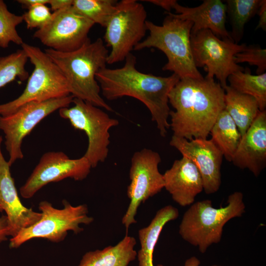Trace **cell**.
Masks as SVG:
<instances>
[{
	"mask_svg": "<svg viewBox=\"0 0 266 266\" xmlns=\"http://www.w3.org/2000/svg\"><path fill=\"white\" fill-rule=\"evenodd\" d=\"M136 57L131 53L121 67L100 69L96 75L100 91L108 100L130 97L142 102L160 135L165 137L170 128L168 94L180 78L174 73L164 77L142 72L136 69Z\"/></svg>",
	"mask_w": 266,
	"mask_h": 266,
	"instance_id": "obj_1",
	"label": "cell"
},
{
	"mask_svg": "<svg viewBox=\"0 0 266 266\" xmlns=\"http://www.w3.org/2000/svg\"><path fill=\"white\" fill-rule=\"evenodd\" d=\"M225 91L214 78L180 79L168 94L173 135L188 140L206 139L225 109Z\"/></svg>",
	"mask_w": 266,
	"mask_h": 266,
	"instance_id": "obj_2",
	"label": "cell"
},
{
	"mask_svg": "<svg viewBox=\"0 0 266 266\" xmlns=\"http://www.w3.org/2000/svg\"><path fill=\"white\" fill-rule=\"evenodd\" d=\"M44 52L58 66L68 84L70 94L107 111L113 110L102 98L96 74L106 67L108 51L103 40H89L78 49L62 52L48 48Z\"/></svg>",
	"mask_w": 266,
	"mask_h": 266,
	"instance_id": "obj_3",
	"label": "cell"
},
{
	"mask_svg": "<svg viewBox=\"0 0 266 266\" xmlns=\"http://www.w3.org/2000/svg\"><path fill=\"white\" fill-rule=\"evenodd\" d=\"M167 16L162 25L146 20V27L149 35L134 48L141 50L155 48L162 51L167 62L163 70L173 72L180 79L203 78L195 66L191 48V33L193 23L175 17L171 12H165Z\"/></svg>",
	"mask_w": 266,
	"mask_h": 266,
	"instance_id": "obj_4",
	"label": "cell"
},
{
	"mask_svg": "<svg viewBox=\"0 0 266 266\" xmlns=\"http://www.w3.org/2000/svg\"><path fill=\"white\" fill-rule=\"evenodd\" d=\"M243 198L241 192H235L228 197L225 207H213L209 200L193 203L183 215L179 234L184 240L198 246L200 253H205L211 245L221 241L225 224L245 212Z\"/></svg>",
	"mask_w": 266,
	"mask_h": 266,
	"instance_id": "obj_5",
	"label": "cell"
},
{
	"mask_svg": "<svg viewBox=\"0 0 266 266\" xmlns=\"http://www.w3.org/2000/svg\"><path fill=\"white\" fill-rule=\"evenodd\" d=\"M21 47L34 68L21 95L13 100L0 104L1 116L10 115L31 102H42L70 95L64 75L45 52L25 42Z\"/></svg>",
	"mask_w": 266,
	"mask_h": 266,
	"instance_id": "obj_6",
	"label": "cell"
},
{
	"mask_svg": "<svg viewBox=\"0 0 266 266\" xmlns=\"http://www.w3.org/2000/svg\"><path fill=\"white\" fill-rule=\"evenodd\" d=\"M147 12L136 0L117 2L114 12L105 26L103 38L110 47L107 64L125 60L145 36Z\"/></svg>",
	"mask_w": 266,
	"mask_h": 266,
	"instance_id": "obj_7",
	"label": "cell"
},
{
	"mask_svg": "<svg viewBox=\"0 0 266 266\" xmlns=\"http://www.w3.org/2000/svg\"><path fill=\"white\" fill-rule=\"evenodd\" d=\"M64 208L57 209L49 202L43 200L39 203L41 213L40 219L34 225L22 230L10 239L9 247L17 248L25 242L35 238L47 239L59 242L64 240L68 231L77 234L83 231L79 225H89L93 221L88 216L86 204L73 206L64 200Z\"/></svg>",
	"mask_w": 266,
	"mask_h": 266,
	"instance_id": "obj_8",
	"label": "cell"
},
{
	"mask_svg": "<svg viewBox=\"0 0 266 266\" xmlns=\"http://www.w3.org/2000/svg\"><path fill=\"white\" fill-rule=\"evenodd\" d=\"M73 105L59 110L61 117L68 120L73 128L84 131L88 144L83 155L92 168L106 159L110 144V129L119 125V121L111 118L100 107L83 100L74 98Z\"/></svg>",
	"mask_w": 266,
	"mask_h": 266,
	"instance_id": "obj_9",
	"label": "cell"
},
{
	"mask_svg": "<svg viewBox=\"0 0 266 266\" xmlns=\"http://www.w3.org/2000/svg\"><path fill=\"white\" fill-rule=\"evenodd\" d=\"M191 48L195 66L204 67L205 77L215 76L224 89L228 77L244 68L235 63L234 57L243 51L245 43L238 44L229 38H220L209 30H202L191 34Z\"/></svg>",
	"mask_w": 266,
	"mask_h": 266,
	"instance_id": "obj_10",
	"label": "cell"
},
{
	"mask_svg": "<svg viewBox=\"0 0 266 266\" xmlns=\"http://www.w3.org/2000/svg\"><path fill=\"white\" fill-rule=\"evenodd\" d=\"M73 99L70 95L42 102H31L10 115L0 116V130L4 134V144L9 154L7 161L10 166L23 158L22 144L24 138L48 115L60 108L69 107Z\"/></svg>",
	"mask_w": 266,
	"mask_h": 266,
	"instance_id": "obj_11",
	"label": "cell"
},
{
	"mask_svg": "<svg viewBox=\"0 0 266 266\" xmlns=\"http://www.w3.org/2000/svg\"><path fill=\"white\" fill-rule=\"evenodd\" d=\"M161 162L160 154L147 148L135 152L132 157L129 171L131 182L127 189L130 202L122 220L126 234L130 226L136 222L134 217L140 203L164 188L163 175L158 168Z\"/></svg>",
	"mask_w": 266,
	"mask_h": 266,
	"instance_id": "obj_12",
	"label": "cell"
},
{
	"mask_svg": "<svg viewBox=\"0 0 266 266\" xmlns=\"http://www.w3.org/2000/svg\"><path fill=\"white\" fill-rule=\"evenodd\" d=\"M94 25L70 6L52 13L50 21L36 31L33 37L50 49L62 52H72L90 40L88 33Z\"/></svg>",
	"mask_w": 266,
	"mask_h": 266,
	"instance_id": "obj_13",
	"label": "cell"
},
{
	"mask_svg": "<svg viewBox=\"0 0 266 266\" xmlns=\"http://www.w3.org/2000/svg\"><path fill=\"white\" fill-rule=\"evenodd\" d=\"M91 168L90 163L84 156L71 159L63 152H47L41 156L25 183L20 188V194L23 198L30 199L49 183L66 178L82 181L87 177Z\"/></svg>",
	"mask_w": 266,
	"mask_h": 266,
	"instance_id": "obj_14",
	"label": "cell"
},
{
	"mask_svg": "<svg viewBox=\"0 0 266 266\" xmlns=\"http://www.w3.org/2000/svg\"><path fill=\"white\" fill-rule=\"evenodd\" d=\"M169 144L196 166L201 176L205 193L211 194L218 191L221 184L223 155L211 139L188 140L173 135Z\"/></svg>",
	"mask_w": 266,
	"mask_h": 266,
	"instance_id": "obj_15",
	"label": "cell"
},
{
	"mask_svg": "<svg viewBox=\"0 0 266 266\" xmlns=\"http://www.w3.org/2000/svg\"><path fill=\"white\" fill-rule=\"evenodd\" d=\"M2 138L0 136V207L6 213L9 236L14 237L23 229L38 221L41 213L25 207L18 196L10 170V166L1 151Z\"/></svg>",
	"mask_w": 266,
	"mask_h": 266,
	"instance_id": "obj_16",
	"label": "cell"
},
{
	"mask_svg": "<svg viewBox=\"0 0 266 266\" xmlns=\"http://www.w3.org/2000/svg\"><path fill=\"white\" fill-rule=\"evenodd\" d=\"M257 177L266 165V111H260L241 136L231 161Z\"/></svg>",
	"mask_w": 266,
	"mask_h": 266,
	"instance_id": "obj_17",
	"label": "cell"
},
{
	"mask_svg": "<svg viewBox=\"0 0 266 266\" xmlns=\"http://www.w3.org/2000/svg\"><path fill=\"white\" fill-rule=\"evenodd\" d=\"M163 175L164 188L173 200L182 206L193 203L203 190L201 176L195 164L183 157L176 160Z\"/></svg>",
	"mask_w": 266,
	"mask_h": 266,
	"instance_id": "obj_18",
	"label": "cell"
},
{
	"mask_svg": "<svg viewBox=\"0 0 266 266\" xmlns=\"http://www.w3.org/2000/svg\"><path fill=\"white\" fill-rule=\"evenodd\" d=\"M173 8V15L180 19L193 23L191 34L202 30H209L221 38L232 39L226 27V4L220 0H205L200 5L189 7L180 5L177 2Z\"/></svg>",
	"mask_w": 266,
	"mask_h": 266,
	"instance_id": "obj_19",
	"label": "cell"
},
{
	"mask_svg": "<svg viewBox=\"0 0 266 266\" xmlns=\"http://www.w3.org/2000/svg\"><path fill=\"white\" fill-rule=\"evenodd\" d=\"M178 216L176 207L166 205L156 212L147 227L139 230L140 249L137 254L139 266H154L153 253L161 232L167 223L176 219Z\"/></svg>",
	"mask_w": 266,
	"mask_h": 266,
	"instance_id": "obj_20",
	"label": "cell"
},
{
	"mask_svg": "<svg viewBox=\"0 0 266 266\" xmlns=\"http://www.w3.org/2000/svg\"><path fill=\"white\" fill-rule=\"evenodd\" d=\"M135 244L134 237L126 234L115 246L86 253L78 266H128L137 256Z\"/></svg>",
	"mask_w": 266,
	"mask_h": 266,
	"instance_id": "obj_21",
	"label": "cell"
},
{
	"mask_svg": "<svg viewBox=\"0 0 266 266\" xmlns=\"http://www.w3.org/2000/svg\"><path fill=\"white\" fill-rule=\"evenodd\" d=\"M224 89L225 110L233 119L242 136L260 112L258 102L252 96L240 93L229 85Z\"/></svg>",
	"mask_w": 266,
	"mask_h": 266,
	"instance_id": "obj_22",
	"label": "cell"
},
{
	"mask_svg": "<svg viewBox=\"0 0 266 266\" xmlns=\"http://www.w3.org/2000/svg\"><path fill=\"white\" fill-rule=\"evenodd\" d=\"M209 134L223 157L231 162L241 135L233 119L225 109L219 115Z\"/></svg>",
	"mask_w": 266,
	"mask_h": 266,
	"instance_id": "obj_23",
	"label": "cell"
},
{
	"mask_svg": "<svg viewBox=\"0 0 266 266\" xmlns=\"http://www.w3.org/2000/svg\"><path fill=\"white\" fill-rule=\"evenodd\" d=\"M230 87L236 91L254 97L258 101L260 111L266 107V73L253 75L249 68L231 74L227 79Z\"/></svg>",
	"mask_w": 266,
	"mask_h": 266,
	"instance_id": "obj_24",
	"label": "cell"
},
{
	"mask_svg": "<svg viewBox=\"0 0 266 266\" xmlns=\"http://www.w3.org/2000/svg\"><path fill=\"white\" fill-rule=\"evenodd\" d=\"M261 0H227L226 13L229 17L231 38L238 43L242 39L246 23L257 13Z\"/></svg>",
	"mask_w": 266,
	"mask_h": 266,
	"instance_id": "obj_25",
	"label": "cell"
},
{
	"mask_svg": "<svg viewBox=\"0 0 266 266\" xmlns=\"http://www.w3.org/2000/svg\"><path fill=\"white\" fill-rule=\"evenodd\" d=\"M115 0H73V10L79 15L105 27L115 11Z\"/></svg>",
	"mask_w": 266,
	"mask_h": 266,
	"instance_id": "obj_26",
	"label": "cell"
},
{
	"mask_svg": "<svg viewBox=\"0 0 266 266\" xmlns=\"http://www.w3.org/2000/svg\"><path fill=\"white\" fill-rule=\"evenodd\" d=\"M28 60V56L22 49L0 57V88L17 78L21 81L28 78L29 72L26 69Z\"/></svg>",
	"mask_w": 266,
	"mask_h": 266,
	"instance_id": "obj_27",
	"label": "cell"
},
{
	"mask_svg": "<svg viewBox=\"0 0 266 266\" xmlns=\"http://www.w3.org/2000/svg\"><path fill=\"white\" fill-rule=\"evenodd\" d=\"M22 15L10 12L2 0H0V47L7 48L10 42L21 45L24 43L16 27L23 22Z\"/></svg>",
	"mask_w": 266,
	"mask_h": 266,
	"instance_id": "obj_28",
	"label": "cell"
},
{
	"mask_svg": "<svg viewBox=\"0 0 266 266\" xmlns=\"http://www.w3.org/2000/svg\"><path fill=\"white\" fill-rule=\"evenodd\" d=\"M235 64L247 63L257 67V74L265 72L266 69V49L258 45L246 46L245 49L234 57Z\"/></svg>",
	"mask_w": 266,
	"mask_h": 266,
	"instance_id": "obj_29",
	"label": "cell"
},
{
	"mask_svg": "<svg viewBox=\"0 0 266 266\" xmlns=\"http://www.w3.org/2000/svg\"><path fill=\"white\" fill-rule=\"evenodd\" d=\"M22 16L27 29H39L50 21L52 13L46 4H39L29 8Z\"/></svg>",
	"mask_w": 266,
	"mask_h": 266,
	"instance_id": "obj_30",
	"label": "cell"
},
{
	"mask_svg": "<svg viewBox=\"0 0 266 266\" xmlns=\"http://www.w3.org/2000/svg\"><path fill=\"white\" fill-rule=\"evenodd\" d=\"M259 16V23L255 30L262 29L264 31L266 30V0H261L260 7L257 13Z\"/></svg>",
	"mask_w": 266,
	"mask_h": 266,
	"instance_id": "obj_31",
	"label": "cell"
},
{
	"mask_svg": "<svg viewBox=\"0 0 266 266\" xmlns=\"http://www.w3.org/2000/svg\"><path fill=\"white\" fill-rule=\"evenodd\" d=\"M73 0H49L50 9L54 12L72 5Z\"/></svg>",
	"mask_w": 266,
	"mask_h": 266,
	"instance_id": "obj_32",
	"label": "cell"
},
{
	"mask_svg": "<svg viewBox=\"0 0 266 266\" xmlns=\"http://www.w3.org/2000/svg\"><path fill=\"white\" fill-rule=\"evenodd\" d=\"M143 1L160 6L166 10V12H170L174 4L177 2L176 0H146Z\"/></svg>",
	"mask_w": 266,
	"mask_h": 266,
	"instance_id": "obj_33",
	"label": "cell"
},
{
	"mask_svg": "<svg viewBox=\"0 0 266 266\" xmlns=\"http://www.w3.org/2000/svg\"><path fill=\"white\" fill-rule=\"evenodd\" d=\"M7 236H9L7 218L3 215L0 217V242L6 240Z\"/></svg>",
	"mask_w": 266,
	"mask_h": 266,
	"instance_id": "obj_34",
	"label": "cell"
},
{
	"mask_svg": "<svg viewBox=\"0 0 266 266\" xmlns=\"http://www.w3.org/2000/svg\"><path fill=\"white\" fill-rule=\"evenodd\" d=\"M17 1L24 8L28 9L29 8L37 4H48L49 0H18Z\"/></svg>",
	"mask_w": 266,
	"mask_h": 266,
	"instance_id": "obj_35",
	"label": "cell"
},
{
	"mask_svg": "<svg viewBox=\"0 0 266 266\" xmlns=\"http://www.w3.org/2000/svg\"><path fill=\"white\" fill-rule=\"evenodd\" d=\"M200 264V260L195 256H193L188 259L185 262L184 266H199ZM157 266H164L162 265H158ZM212 266H221L213 265Z\"/></svg>",
	"mask_w": 266,
	"mask_h": 266,
	"instance_id": "obj_36",
	"label": "cell"
},
{
	"mask_svg": "<svg viewBox=\"0 0 266 266\" xmlns=\"http://www.w3.org/2000/svg\"><path fill=\"white\" fill-rule=\"evenodd\" d=\"M1 211H2V210L1 208L0 207V212H1Z\"/></svg>",
	"mask_w": 266,
	"mask_h": 266,
	"instance_id": "obj_37",
	"label": "cell"
}]
</instances>
